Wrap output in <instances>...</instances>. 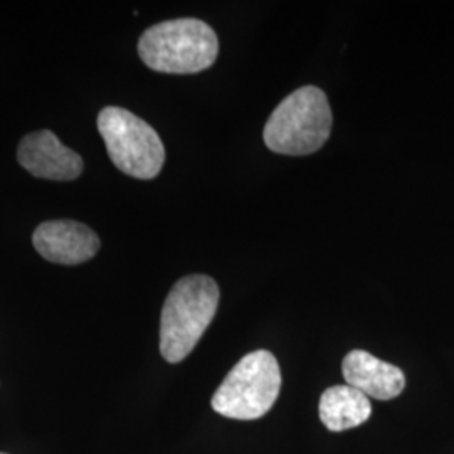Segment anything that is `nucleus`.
<instances>
[{
    "label": "nucleus",
    "mask_w": 454,
    "mask_h": 454,
    "mask_svg": "<svg viewBox=\"0 0 454 454\" xmlns=\"http://www.w3.org/2000/svg\"><path fill=\"white\" fill-rule=\"evenodd\" d=\"M219 305V286L206 275L179 279L163 303L160 317V354L170 364H179L211 325Z\"/></svg>",
    "instance_id": "1"
},
{
    "label": "nucleus",
    "mask_w": 454,
    "mask_h": 454,
    "mask_svg": "<svg viewBox=\"0 0 454 454\" xmlns=\"http://www.w3.org/2000/svg\"><path fill=\"white\" fill-rule=\"evenodd\" d=\"M138 54L153 71L194 74L214 65L219 39L204 20L174 19L146 29L138 41Z\"/></svg>",
    "instance_id": "2"
},
{
    "label": "nucleus",
    "mask_w": 454,
    "mask_h": 454,
    "mask_svg": "<svg viewBox=\"0 0 454 454\" xmlns=\"http://www.w3.org/2000/svg\"><path fill=\"white\" fill-rule=\"evenodd\" d=\"M332 131V110L317 86H303L285 98L264 127V144L276 153L309 155L320 150Z\"/></svg>",
    "instance_id": "3"
},
{
    "label": "nucleus",
    "mask_w": 454,
    "mask_h": 454,
    "mask_svg": "<svg viewBox=\"0 0 454 454\" xmlns=\"http://www.w3.org/2000/svg\"><path fill=\"white\" fill-rule=\"evenodd\" d=\"M281 389V371L275 356L256 350L244 356L212 395V409L229 419L254 421L271 407Z\"/></svg>",
    "instance_id": "4"
},
{
    "label": "nucleus",
    "mask_w": 454,
    "mask_h": 454,
    "mask_svg": "<svg viewBox=\"0 0 454 454\" xmlns=\"http://www.w3.org/2000/svg\"><path fill=\"white\" fill-rule=\"evenodd\" d=\"M101 133L112 162L135 179H155L165 162V148L159 133L145 120L125 108L106 106L98 114Z\"/></svg>",
    "instance_id": "5"
},
{
    "label": "nucleus",
    "mask_w": 454,
    "mask_h": 454,
    "mask_svg": "<svg viewBox=\"0 0 454 454\" xmlns=\"http://www.w3.org/2000/svg\"><path fill=\"white\" fill-rule=\"evenodd\" d=\"M17 160L34 177L59 182L78 179L84 167L80 153L63 145L49 130L26 135L17 146Z\"/></svg>",
    "instance_id": "6"
},
{
    "label": "nucleus",
    "mask_w": 454,
    "mask_h": 454,
    "mask_svg": "<svg viewBox=\"0 0 454 454\" xmlns=\"http://www.w3.org/2000/svg\"><path fill=\"white\" fill-rule=\"evenodd\" d=\"M34 247L44 260L74 266L97 256V232L76 221H48L34 231Z\"/></svg>",
    "instance_id": "7"
},
{
    "label": "nucleus",
    "mask_w": 454,
    "mask_h": 454,
    "mask_svg": "<svg viewBox=\"0 0 454 454\" xmlns=\"http://www.w3.org/2000/svg\"><path fill=\"white\" fill-rule=\"evenodd\" d=\"M341 371L347 386L379 401L394 399L406 387V375L399 367L373 357L365 350L347 354Z\"/></svg>",
    "instance_id": "8"
},
{
    "label": "nucleus",
    "mask_w": 454,
    "mask_h": 454,
    "mask_svg": "<svg viewBox=\"0 0 454 454\" xmlns=\"http://www.w3.org/2000/svg\"><path fill=\"white\" fill-rule=\"evenodd\" d=\"M320 419L328 431L340 433L371 418L372 406L365 394L350 386H333L322 394L320 399Z\"/></svg>",
    "instance_id": "9"
}]
</instances>
